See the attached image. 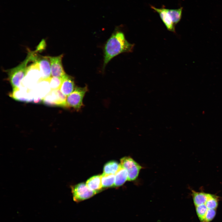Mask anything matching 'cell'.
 I'll return each instance as SVG.
<instances>
[{
    "label": "cell",
    "mask_w": 222,
    "mask_h": 222,
    "mask_svg": "<svg viewBox=\"0 0 222 222\" xmlns=\"http://www.w3.org/2000/svg\"><path fill=\"white\" fill-rule=\"evenodd\" d=\"M134 47V44L126 40L122 32L117 31H115L104 46L103 69L112 58L121 53L131 52Z\"/></svg>",
    "instance_id": "6da1fadb"
},
{
    "label": "cell",
    "mask_w": 222,
    "mask_h": 222,
    "mask_svg": "<svg viewBox=\"0 0 222 222\" xmlns=\"http://www.w3.org/2000/svg\"><path fill=\"white\" fill-rule=\"evenodd\" d=\"M35 51H28L25 60L17 66L7 70L8 78L13 90L19 88L22 80L27 74V64L30 61H34Z\"/></svg>",
    "instance_id": "7a4b0ae2"
},
{
    "label": "cell",
    "mask_w": 222,
    "mask_h": 222,
    "mask_svg": "<svg viewBox=\"0 0 222 222\" xmlns=\"http://www.w3.org/2000/svg\"><path fill=\"white\" fill-rule=\"evenodd\" d=\"M88 91L87 87L76 86L74 90L67 97V107H71L79 109L83 105L84 97Z\"/></svg>",
    "instance_id": "3957f363"
},
{
    "label": "cell",
    "mask_w": 222,
    "mask_h": 222,
    "mask_svg": "<svg viewBox=\"0 0 222 222\" xmlns=\"http://www.w3.org/2000/svg\"><path fill=\"white\" fill-rule=\"evenodd\" d=\"M120 165L127 171L128 180H135L138 177L142 167L131 157L125 156L120 159Z\"/></svg>",
    "instance_id": "277c9868"
},
{
    "label": "cell",
    "mask_w": 222,
    "mask_h": 222,
    "mask_svg": "<svg viewBox=\"0 0 222 222\" xmlns=\"http://www.w3.org/2000/svg\"><path fill=\"white\" fill-rule=\"evenodd\" d=\"M71 190L73 200L76 202L88 199L97 193L89 189L83 183L72 186Z\"/></svg>",
    "instance_id": "5b68a950"
},
{
    "label": "cell",
    "mask_w": 222,
    "mask_h": 222,
    "mask_svg": "<svg viewBox=\"0 0 222 222\" xmlns=\"http://www.w3.org/2000/svg\"><path fill=\"white\" fill-rule=\"evenodd\" d=\"M67 97L60 91V89L51 90L43 98V103L49 105L67 107Z\"/></svg>",
    "instance_id": "8992f818"
},
{
    "label": "cell",
    "mask_w": 222,
    "mask_h": 222,
    "mask_svg": "<svg viewBox=\"0 0 222 222\" xmlns=\"http://www.w3.org/2000/svg\"><path fill=\"white\" fill-rule=\"evenodd\" d=\"M35 62L37 65L41 80H49L51 77V64L48 56L36 55Z\"/></svg>",
    "instance_id": "52a82bcc"
},
{
    "label": "cell",
    "mask_w": 222,
    "mask_h": 222,
    "mask_svg": "<svg viewBox=\"0 0 222 222\" xmlns=\"http://www.w3.org/2000/svg\"><path fill=\"white\" fill-rule=\"evenodd\" d=\"M63 55L56 56H48L51 64V76L63 78L65 75V73L62 64Z\"/></svg>",
    "instance_id": "ba28073f"
},
{
    "label": "cell",
    "mask_w": 222,
    "mask_h": 222,
    "mask_svg": "<svg viewBox=\"0 0 222 222\" xmlns=\"http://www.w3.org/2000/svg\"><path fill=\"white\" fill-rule=\"evenodd\" d=\"M150 7L159 14L167 30L175 32V25L168 12V9L165 8L163 6L162 8H159L151 5Z\"/></svg>",
    "instance_id": "9c48e42d"
},
{
    "label": "cell",
    "mask_w": 222,
    "mask_h": 222,
    "mask_svg": "<svg viewBox=\"0 0 222 222\" xmlns=\"http://www.w3.org/2000/svg\"><path fill=\"white\" fill-rule=\"evenodd\" d=\"M76 87L73 77L66 74L62 78L60 88L61 92L68 96L74 90Z\"/></svg>",
    "instance_id": "30bf717a"
},
{
    "label": "cell",
    "mask_w": 222,
    "mask_h": 222,
    "mask_svg": "<svg viewBox=\"0 0 222 222\" xmlns=\"http://www.w3.org/2000/svg\"><path fill=\"white\" fill-rule=\"evenodd\" d=\"M86 184L91 190L97 193L99 192L102 188L101 183V175L93 176L87 180Z\"/></svg>",
    "instance_id": "8fae6325"
},
{
    "label": "cell",
    "mask_w": 222,
    "mask_h": 222,
    "mask_svg": "<svg viewBox=\"0 0 222 222\" xmlns=\"http://www.w3.org/2000/svg\"><path fill=\"white\" fill-rule=\"evenodd\" d=\"M26 91L21 90L19 88L13 90L10 96L17 101L27 102L33 101V98Z\"/></svg>",
    "instance_id": "7c38bea8"
},
{
    "label": "cell",
    "mask_w": 222,
    "mask_h": 222,
    "mask_svg": "<svg viewBox=\"0 0 222 222\" xmlns=\"http://www.w3.org/2000/svg\"><path fill=\"white\" fill-rule=\"evenodd\" d=\"M115 175V182L114 186L115 187L120 186L122 185L127 180H128V173L127 171L125 168L122 167L121 165Z\"/></svg>",
    "instance_id": "4fadbf2b"
},
{
    "label": "cell",
    "mask_w": 222,
    "mask_h": 222,
    "mask_svg": "<svg viewBox=\"0 0 222 222\" xmlns=\"http://www.w3.org/2000/svg\"><path fill=\"white\" fill-rule=\"evenodd\" d=\"M192 197L195 207L204 204L208 197V193L203 191H196L192 190Z\"/></svg>",
    "instance_id": "5bb4252c"
},
{
    "label": "cell",
    "mask_w": 222,
    "mask_h": 222,
    "mask_svg": "<svg viewBox=\"0 0 222 222\" xmlns=\"http://www.w3.org/2000/svg\"><path fill=\"white\" fill-rule=\"evenodd\" d=\"M120 166V164L116 161H110L104 165L103 168V173L115 175L118 170Z\"/></svg>",
    "instance_id": "9a60e30c"
},
{
    "label": "cell",
    "mask_w": 222,
    "mask_h": 222,
    "mask_svg": "<svg viewBox=\"0 0 222 222\" xmlns=\"http://www.w3.org/2000/svg\"><path fill=\"white\" fill-rule=\"evenodd\" d=\"M115 182V175L103 173L101 175V183L103 188H108L114 186Z\"/></svg>",
    "instance_id": "2e32d148"
},
{
    "label": "cell",
    "mask_w": 222,
    "mask_h": 222,
    "mask_svg": "<svg viewBox=\"0 0 222 222\" xmlns=\"http://www.w3.org/2000/svg\"><path fill=\"white\" fill-rule=\"evenodd\" d=\"M219 197L217 195L208 193L207 199L205 203L208 209H216L218 207Z\"/></svg>",
    "instance_id": "e0dca14e"
},
{
    "label": "cell",
    "mask_w": 222,
    "mask_h": 222,
    "mask_svg": "<svg viewBox=\"0 0 222 222\" xmlns=\"http://www.w3.org/2000/svg\"><path fill=\"white\" fill-rule=\"evenodd\" d=\"M183 9V7L176 9H168V12L175 25L177 24L180 21L182 18Z\"/></svg>",
    "instance_id": "ac0fdd59"
},
{
    "label": "cell",
    "mask_w": 222,
    "mask_h": 222,
    "mask_svg": "<svg viewBox=\"0 0 222 222\" xmlns=\"http://www.w3.org/2000/svg\"><path fill=\"white\" fill-rule=\"evenodd\" d=\"M197 216L200 222H203L205 215L208 210L205 204L195 207Z\"/></svg>",
    "instance_id": "d6986e66"
},
{
    "label": "cell",
    "mask_w": 222,
    "mask_h": 222,
    "mask_svg": "<svg viewBox=\"0 0 222 222\" xmlns=\"http://www.w3.org/2000/svg\"><path fill=\"white\" fill-rule=\"evenodd\" d=\"M62 81V78L51 77L49 80L51 90H55L60 89Z\"/></svg>",
    "instance_id": "ffe728a7"
},
{
    "label": "cell",
    "mask_w": 222,
    "mask_h": 222,
    "mask_svg": "<svg viewBox=\"0 0 222 222\" xmlns=\"http://www.w3.org/2000/svg\"><path fill=\"white\" fill-rule=\"evenodd\" d=\"M216 209H208L203 222H210L215 218L216 213Z\"/></svg>",
    "instance_id": "44dd1931"
}]
</instances>
